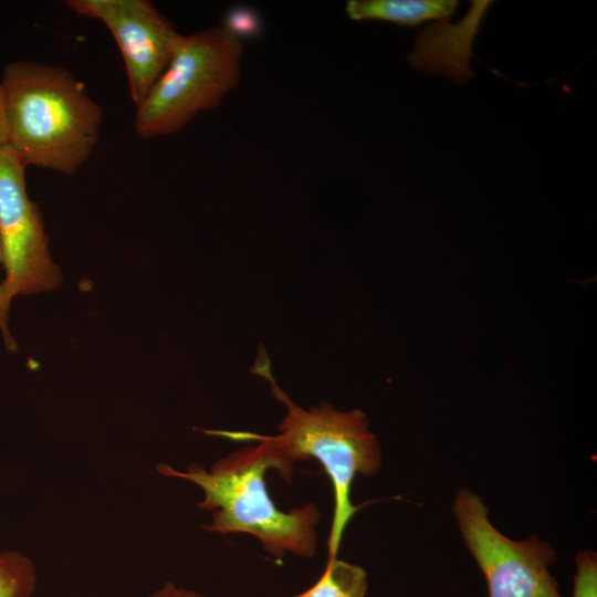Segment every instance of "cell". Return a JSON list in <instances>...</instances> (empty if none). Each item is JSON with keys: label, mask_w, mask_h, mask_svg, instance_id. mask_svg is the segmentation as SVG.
I'll return each instance as SVG.
<instances>
[{"label": "cell", "mask_w": 597, "mask_h": 597, "mask_svg": "<svg viewBox=\"0 0 597 597\" xmlns=\"http://www.w3.org/2000/svg\"><path fill=\"white\" fill-rule=\"evenodd\" d=\"M232 440L256 441L219 459L207 471L191 464L186 472L159 464L167 475L188 480L200 486L205 499L198 504L212 512V523L203 526L220 534L247 533L256 537L263 549L281 559L286 553L312 558L317 551V506L310 502L284 512L276 507L268 491L265 474L275 469L290 482L294 465L287 462L266 436L252 432L205 431Z\"/></svg>", "instance_id": "cell-1"}, {"label": "cell", "mask_w": 597, "mask_h": 597, "mask_svg": "<svg viewBox=\"0 0 597 597\" xmlns=\"http://www.w3.org/2000/svg\"><path fill=\"white\" fill-rule=\"evenodd\" d=\"M8 145L29 167L72 175L95 149L104 114L67 69L33 61L4 66L0 80Z\"/></svg>", "instance_id": "cell-2"}, {"label": "cell", "mask_w": 597, "mask_h": 597, "mask_svg": "<svg viewBox=\"0 0 597 597\" xmlns=\"http://www.w3.org/2000/svg\"><path fill=\"white\" fill-rule=\"evenodd\" d=\"M265 352H260L252 371L269 380L274 397L287 409L280 432L266 436L291 464L316 459L328 474L334 491V513L328 536V559L337 557L345 528L357 506L350 489L357 473L374 475L381 464L380 446L368 429L366 415L354 409L339 411L327 402L305 410L295 405L276 385Z\"/></svg>", "instance_id": "cell-3"}, {"label": "cell", "mask_w": 597, "mask_h": 597, "mask_svg": "<svg viewBox=\"0 0 597 597\" xmlns=\"http://www.w3.org/2000/svg\"><path fill=\"white\" fill-rule=\"evenodd\" d=\"M242 55L240 35L224 25L179 34L168 66L136 106L138 137L175 134L218 107L239 84Z\"/></svg>", "instance_id": "cell-4"}, {"label": "cell", "mask_w": 597, "mask_h": 597, "mask_svg": "<svg viewBox=\"0 0 597 597\" xmlns=\"http://www.w3.org/2000/svg\"><path fill=\"white\" fill-rule=\"evenodd\" d=\"M452 511L468 549L485 576L489 597H562L548 566L553 548L532 536L513 541L489 520L482 499L470 489H460Z\"/></svg>", "instance_id": "cell-5"}, {"label": "cell", "mask_w": 597, "mask_h": 597, "mask_svg": "<svg viewBox=\"0 0 597 597\" xmlns=\"http://www.w3.org/2000/svg\"><path fill=\"white\" fill-rule=\"evenodd\" d=\"M27 166L8 144L0 145V245L8 304L19 294L52 291L62 275L49 251L38 205L27 192Z\"/></svg>", "instance_id": "cell-6"}, {"label": "cell", "mask_w": 597, "mask_h": 597, "mask_svg": "<svg viewBox=\"0 0 597 597\" xmlns=\"http://www.w3.org/2000/svg\"><path fill=\"white\" fill-rule=\"evenodd\" d=\"M66 6L108 29L123 55L130 98L139 105L168 66L180 33L148 0H67Z\"/></svg>", "instance_id": "cell-7"}, {"label": "cell", "mask_w": 597, "mask_h": 597, "mask_svg": "<svg viewBox=\"0 0 597 597\" xmlns=\"http://www.w3.org/2000/svg\"><path fill=\"white\" fill-rule=\"evenodd\" d=\"M471 10L457 25L432 24L422 31L431 38L447 43V49L432 57L422 69L427 73H443L455 83H465L472 72L468 66L471 43L481 19L492 1H472Z\"/></svg>", "instance_id": "cell-8"}, {"label": "cell", "mask_w": 597, "mask_h": 597, "mask_svg": "<svg viewBox=\"0 0 597 597\" xmlns=\"http://www.w3.org/2000/svg\"><path fill=\"white\" fill-rule=\"evenodd\" d=\"M454 0H350L345 11L353 21L380 20L398 25H418L446 20L454 13Z\"/></svg>", "instance_id": "cell-9"}, {"label": "cell", "mask_w": 597, "mask_h": 597, "mask_svg": "<svg viewBox=\"0 0 597 597\" xmlns=\"http://www.w3.org/2000/svg\"><path fill=\"white\" fill-rule=\"evenodd\" d=\"M367 574L357 565L327 559L321 578L307 590L293 597H365Z\"/></svg>", "instance_id": "cell-10"}, {"label": "cell", "mask_w": 597, "mask_h": 597, "mask_svg": "<svg viewBox=\"0 0 597 597\" xmlns=\"http://www.w3.org/2000/svg\"><path fill=\"white\" fill-rule=\"evenodd\" d=\"M34 582L31 559L12 551L0 554V597H30Z\"/></svg>", "instance_id": "cell-11"}, {"label": "cell", "mask_w": 597, "mask_h": 597, "mask_svg": "<svg viewBox=\"0 0 597 597\" xmlns=\"http://www.w3.org/2000/svg\"><path fill=\"white\" fill-rule=\"evenodd\" d=\"M573 597H597V556L589 549L576 555Z\"/></svg>", "instance_id": "cell-12"}, {"label": "cell", "mask_w": 597, "mask_h": 597, "mask_svg": "<svg viewBox=\"0 0 597 597\" xmlns=\"http://www.w3.org/2000/svg\"><path fill=\"white\" fill-rule=\"evenodd\" d=\"M0 262H1V245H0ZM10 304L7 303L0 283V328L2 332L6 347L9 352H15L17 343L8 328V314Z\"/></svg>", "instance_id": "cell-13"}, {"label": "cell", "mask_w": 597, "mask_h": 597, "mask_svg": "<svg viewBox=\"0 0 597 597\" xmlns=\"http://www.w3.org/2000/svg\"><path fill=\"white\" fill-rule=\"evenodd\" d=\"M149 597H206L196 591L177 587L172 583H166L157 591L153 593Z\"/></svg>", "instance_id": "cell-14"}, {"label": "cell", "mask_w": 597, "mask_h": 597, "mask_svg": "<svg viewBox=\"0 0 597 597\" xmlns=\"http://www.w3.org/2000/svg\"><path fill=\"white\" fill-rule=\"evenodd\" d=\"M8 143L7 125L3 108L2 90L0 85V145Z\"/></svg>", "instance_id": "cell-15"}]
</instances>
